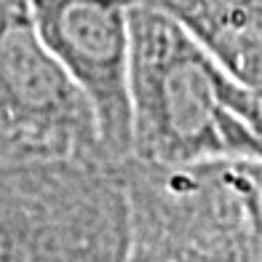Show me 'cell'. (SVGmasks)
Here are the masks:
<instances>
[{
	"instance_id": "4",
	"label": "cell",
	"mask_w": 262,
	"mask_h": 262,
	"mask_svg": "<svg viewBox=\"0 0 262 262\" xmlns=\"http://www.w3.org/2000/svg\"><path fill=\"white\" fill-rule=\"evenodd\" d=\"M35 30L83 91L104 152L131 158V6L134 0H27Z\"/></svg>"
},
{
	"instance_id": "6",
	"label": "cell",
	"mask_w": 262,
	"mask_h": 262,
	"mask_svg": "<svg viewBox=\"0 0 262 262\" xmlns=\"http://www.w3.org/2000/svg\"><path fill=\"white\" fill-rule=\"evenodd\" d=\"M259 102H262V94H259Z\"/></svg>"
},
{
	"instance_id": "3",
	"label": "cell",
	"mask_w": 262,
	"mask_h": 262,
	"mask_svg": "<svg viewBox=\"0 0 262 262\" xmlns=\"http://www.w3.org/2000/svg\"><path fill=\"white\" fill-rule=\"evenodd\" d=\"M104 152L83 91L35 30L27 0H0V161Z\"/></svg>"
},
{
	"instance_id": "5",
	"label": "cell",
	"mask_w": 262,
	"mask_h": 262,
	"mask_svg": "<svg viewBox=\"0 0 262 262\" xmlns=\"http://www.w3.org/2000/svg\"><path fill=\"white\" fill-rule=\"evenodd\" d=\"M180 21L204 49L262 94V0H147Z\"/></svg>"
},
{
	"instance_id": "1",
	"label": "cell",
	"mask_w": 262,
	"mask_h": 262,
	"mask_svg": "<svg viewBox=\"0 0 262 262\" xmlns=\"http://www.w3.org/2000/svg\"><path fill=\"white\" fill-rule=\"evenodd\" d=\"M131 158L142 163L262 161L259 94L147 0L131 6Z\"/></svg>"
},
{
	"instance_id": "2",
	"label": "cell",
	"mask_w": 262,
	"mask_h": 262,
	"mask_svg": "<svg viewBox=\"0 0 262 262\" xmlns=\"http://www.w3.org/2000/svg\"><path fill=\"white\" fill-rule=\"evenodd\" d=\"M123 163L107 152L0 161V249L14 262H128Z\"/></svg>"
}]
</instances>
